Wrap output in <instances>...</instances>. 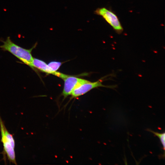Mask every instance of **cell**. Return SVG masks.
<instances>
[{"label": "cell", "mask_w": 165, "mask_h": 165, "mask_svg": "<svg viewBox=\"0 0 165 165\" xmlns=\"http://www.w3.org/2000/svg\"><path fill=\"white\" fill-rule=\"evenodd\" d=\"M102 79H100L95 82H90L82 84L73 91L71 94L72 97H76L82 95L90 90L99 87H103L113 89L117 86L116 85L109 86L103 85L102 83Z\"/></svg>", "instance_id": "obj_4"}, {"label": "cell", "mask_w": 165, "mask_h": 165, "mask_svg": "<svg viewBox=\"0 0 165 165\" xmlns=\"http://www.w3.org/2000/svg\"><path fill=\"white\" fill-rule=\"evenodd\" d=\"M61 64V62L53 61L50 62L48 65L53 71H56L60 68Z\"/></svg>", "instance_id": "obj_7"}, {"label": "cell", "mask_w": 165, "mask_h": 165, "mask_svg": "<svg viewBox=\"0 0 165 165\" xmlns=\"http://www.w3.org/2000/svg\"><path fill=\"white\" fill-rule=\"evenodd\" d=\"M62 95L64 98L71 95L73 91L82 84L90 82L87 80L69 75L64 79Z\"/></svg>", "instance_id": "obj_3"}, {"label": "cell", "mask_w": 165, "mask_h": 165, "mask_svg": "<svg viewBox=\"0 0 165 165\" xmlns=\"http://www.w3.org/2000/svg\"><path fill=\"white\" fill-rule=\"evenodd\" d=\"M94 13L102 16L118 34L123 32V28L118 17L112 11L105 7L99 8L94 11Z\"/></svg>", "instance_id": "obj_2"}, {"label": "cell", "mask_w": 165, "mask_h": 165, "mask_svg": "<svg viewBox=\"0 0 165 165\" xmlns=\"http://www.w3.org/2000/svg\"><path fill=\"white\" fill-rule=\"evenodd\" d=\"M147 130L151 132L154 134L155 135L157 136L160 139L161 143L163 146V148L164 151L165 150V133L164 132L163 133H159L158 132H155L152 130L150 129H148Z\"/></svg>", "instance_id": "obj_6"}, {"label": "cell", "mask_w": 165, "mask_h": 165, "mask_svg": "<svg viewBox=\"0 0 165 165\" xmlns=\"http://www.w3.org/2000/svg\"><path fill=\"white\" fill-rule=\"evenodd\" d=\"M2 41L3 44L0 46V48L3 50L9 51L32 68V63L33 58L31 52L36 46V43L31 49H26L14 43L9 36L7 37L5 41Z\"/></svg>", "instance_id": "obj_1"}, {"label": "cell", "mask_w": 165, "mask_h": 165, "mask_svg": "<svg viewBox=\"0 0 165 165\" xmlns=\"http://www.w3.org/2000/svg\"><path fill=\"white\" fill-rule=\"evenodd\" d=\"M35 68L41 71L46 73L51 74L59 77L64 79L69 75L53 71L44 61L35 58H34L32 63V68Z\"/></svg>", "instance_id": "obj_5"}]
</instances>
